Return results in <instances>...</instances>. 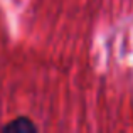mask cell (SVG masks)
<instances>
[{
    "instance_id": "cell-1",
    "label": "cell",
    "mask_w": 133,
    "mask_h": 133,
    "mask_svg": "<svg viewBox=\"0 0 133 133\" xmlns=\"http://www.w3.org/2000/svg\"><path fill=\"white\" fill-rule=\"evenodd\" d=\"M3 130L5 131H17V133H25V131H36L37 127L32 123L30 120H27V118H19V120H15L14 123L7 125V127H3Z\"/></svg>"
}]
</instances>
